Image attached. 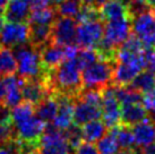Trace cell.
<instances>
[{"instance_id": "f6af8a7d", "label": "cell", "mask_w": 155, "mask_h": 154, "mask_svg": "<svg viewBox=\"0 0 155 154\" xmlns=\"http://www.w3.org/2000/svg\"><path fill=\"white\" fill-rule=\"evenodd\" d=\"M107 1H108V0H96V6L100 7L101 5H103L104 2H107Z\"/></svg>"}, {"instance_id": "4dcf8cb0", "label": "cell", "mask_w": 155, "mask_h": 154, "mask_svg": "<svg viewBox=\"0 0 155 154\" xmlns=\"http://www.w3.org/2000/svg\"><path fill=\"white\" fill-rule=\"evenodd\" d=\"M54 7H56L58 16L74 18L76 17L78 10L81 8V2H79V0H65Z\"/></svg>"}, {"instance_id": "b9f144b4", "label": "cell", "mask_w": 155, "mask_h": 154, "mask_svg": "<svg viewBox=\"0 0 155 154\" xmlns=\"http://www.w3.org/2000/svg\"><path fill=\"white\" fill-rule=\"evenodd\" d=\"M143 1H144L150 8H154L155 7V0H143Z\"/></svg>"}, {"instance_id": "603a6c76", "label": "cell", "mask_w": 155, "mask_h": 154, "mask_svg": "<svg viewBox=\"0 0 155 154\" xmlns=\"http://www.w3.org/2000/svg\"><path fill=\"white\" fill-rule=\"evenodd\" d=\"M108 129L109 128L105 126V124L100 119L91 120L82 126L84 139L86 142H90V143H94V142L99 141L101 137L107 134Z\"/></svg>"}, {"instance_id": "ac0fdd59", "label": "cell", "mask_w": 155, "mask_h": 154, "mask_svg": "<svg viewBox=\"0 0 155 154\" xmlns=\"http://www.w3.org/2000/svg\"><path fill=\"white\" fill-rule=\"evenodd\" d=\"M5 85L4 104L9 109H13L23 102L22 89H21V77L14 75L5 76L2 78Z\"/></svg>"}, {"instance_id": "2e32d148", "label": "cell", "mask_w": 155, "mask_h": 154, "mask_svg": "<svg viewBox=\"0 0 155 154\" xmlns=\"http://www.w3.org/2000/svg\"><path fill=\"white\" fill-rule=\"evenodd\" d=\"M135 138V144L138 147H145L155 142V120L147 117L131 127Z\"/></svg>"}, {"instance_id": "8fae6325", "label": "cell", "mask_w": 155, "mask_h": 154, "mask_svg": "<svg viewBox=\"0 0 155 154\" xmlns=\"http://www.w3.org/2000/svg\"><path fill=\"white\" fill-rule=\"evenodd\" d=\"M30 25L28 23H5L0 31V45L9 49L28 42Z\"/></svg>"}, {"instance_id": "7402d4cb", "label": "cell", "mask_w": 155, "mask_h": 154, "mask_svg": "<svg viewBox=\"0 0 155 154\" xmlns=\"http://www.w3.org/2000/svg\"><path fill=\"white\" fill-rule=\"evenodd\" d=\"M112 135L116 137V141L121 150L122 149H131L135 145V138L130 126L124 124H118L117 126L109 128Z\"/></svg>"}, {"instance_id": "7dc6e473", "label": "cell", "mask_w": 155, "mask_h": 154, "mask_svg": "<svg viewBox=\"0 0 155 154\" xmlns=\"http://www.w3.org/2000/svg\"><path fill=\"white\" fill-rule=\"evenodd\" d=\"M152 12H153V14H154V16H155V7L154 8H152Z\"/></svg>"}, {"instance_id": "f1b7e54d", "label": "cell", "mask_w": 155, "mask_h": 154, "mask_svg": "<svg viewBox=\"0 0 155 154\" xmlns=\"http://www.w3.org/2000/svg\"><path fill=\"white\" fill-rule=\"evenodd\" d=\"M75 19L78 24V23H85V22L102 21V17H101L99 7L81 5V8L78 10V14L76 15Z\"/></svg>"}, {"instance_id": "bcb514c9", "label": "cell", "mask_w": 155, "mask_h": 154, "mask_svg": "<svg viewBox=\"0 0 155 154\" xmlns=\"http://www.w3.org/2000/svg\"><path fill=\"white\" fill-rule=\"evenodd\" d=\"M26 154H40V152H39V149H36V150L31 151V152H28V153H26Z\"/></svg>"}, {"instance_id": "5b68a950", "label": "cell", "mask_w": 155, "mask_h": 154, "mask_svg": "<svg viewBox=\"0 0 155 154\" xmlns=\"http://www.w3.org/2000/svg\"><path fill=\"white\" fill-rule=\"evenodd\" d=\"M21 89L24 102L31 103L33 107H36L44 99L52 94L45 77L38 78H22L21 77Z\"/></svg>"}, {"instance_id": "f35d334b", "label": "cell", "mask_w": 155, "mask_h": 154, "mask_svg": "<svg viewBox=\"0 0 155 154\" xmlns=\"http://www.w3.org/2000/svg\"><path fill=\"white\" fill-rule=\"evenodd\" d=\"M5 100V85H4V81L0 79V104L4 103Z\"/></svg>"}, {"instance_id": "836d02e7", "label": "cell", "mask_w": 155, "mask_h": 154, "mask_svg": "<svg viewBox=\"0 0 155 154\" xmlns=\"http://www.w3.org/2000/svg\"><path fill=\"white\" fill-rule=\"evenodd\" d=\"M143 104L145 105L147 111L155 112V85L151 90L143 93Z\"/></svg>"}, {"instance_id": "5bb4252c", "label": "cell", "mask_w": 155, "mask_h": 154, "mask_svg": "<svg viewBox=\"0 0 155 154\" xmlns=\"http://www.w3.org/2000/svg\"><path fill=\"white\" fill-rule=\"evenodd\" d=\"M58 100V111L52 121L58 128L65 130L73 124L74 119V105H75V98L64 94H56Z\"/></svg>"}, {"instance_id": "484cf974", "label": "cell", "mask_w": 155, "mask_h": 154, "mask_svg": "<svg viewBox=\"0 0 155 154\" xmlns=\"http://www.w3.org/2000/svg\"><path fill=\"white\" fill-rule=\"evenodd\" d=\"M155 85V73L150 70H142L137 76L133 79L129 85L131 89L136 90L139 93H145Z\"/></svg>"}, {"instance_id": "4316f807", "label": "cell", "mask_w": 155, "mask_h": 154, "mask_svg": "<svg viewBox=\"0 0 155 154\" xmlns=\"http://www.w3.org/2000/svg\"><path fill=\"white\" fill-rule=\"evenodd\" d=\"M96 149L101 154H116L119 150V145L116 141V137L108 129L105 135L96 141Z\"/></svg>"}, {"instance_id": "cb8c5ba5", "label": "cell", "mask_w": 155, "mask_h": 154, "mask_svg": "<svg viewBox=\"0 0 155 154\" xmlns=\"http://www.w3.org/2000/svg\"><path fill=\"white\" fill-rule=\"evenodd\" d=\"M57 17H58V14H57L56 7H52L49 5L43 8L32 9L28 17V23L52 25Z\"/></svg>"}, {"instance_id": "ee69618b", "label": "cell", "mask_w": 155, "mask_h": 154, "mask_svg": "<svg viewBox=\"0 0 155 154\" xmlns=\"http://www.w3.org/2000/svg\"><path fill=\"white\" fill-rule=\"evenodd\" d=\"M62 1H65V0H50V2H52V4L54 5V6H57V5L61 4Z\"/></svg>"}, {"instance_id": "9a60e30c", "label": "cell", "mask_w": 155, "mask_h": 154, "mask_svg": "<svg viewBox=\"0 0 155 154\" xmlns=\"http://www.w3.org/2000/svg\"><path fill=\"white\" fill-rule=\"evenodd\" d=\"M103 22H110L120 18H131L128 7V0H108L99 7Z\"/></svg>"}, {"instance_id": "30bf717a", "label": "cell", "mask_w": 155, "mask_h": 154, "mask_svg": "<svg viewBox=\"0 0 155 154\" xmlns=\"http://www.w3.org/2000/svg\"><path fill=\"white\" fill-rule=\"evenodd\" d=\"M44 127L45 122L43 120L40 119L38 116H32L24 121L14 124V139L40 145V138L42 136Z\"/></svg>"}, {"instance_id": "277c9868", "label": "cell", "mask_w": 155, "mask_h": 154, "mask_svg": "<svg viewBox=\"0 0 155 154\" xmlns=\"http://www.w3.org/2000/svg\"><path fill=\"white\" fill-rule=\"evenodd\" d=\"M131 33L145 47L155 49V16L152 10H145L131 18Z\"/></svg>"}, {"instance_id": "3957f363", "label": "cell", "mask_w": 155, "mask_h": 154, "mask_svg": "<svg viewBox=\"0 0 155 154\" xmlns=\"http://www.w3.org/2000/svg\"><path fill=\"white\" fill-rule=\"evenodd\" d=\"M114 61L99 59L94 64L82 70L83 89H94L102 91L112 85Z\"/></svg>"}, {"instance_id": "52a82bcc", "label": "cell", "mask_w": 155, "mask_h": 154, "mask_svg": "<svg viewBox=\"0 0 155 154\" xmlns=\"http://www.w3.org/2000/svg\"><path fill=\"white\" fill-rule=\"evenodd\" d=\"M101 118L108 128H112L120 124L121 105L117 99L114 87L112 85L102 90V102H101Z\"/></svg>"}, {"instance_id": "4fadbf2b", "label": "cell", "mask_w": 155, "mask_h": 154, "mask_svg": "<svg viewBox=\"0 0 155 154\" xmlns=\"http://www.w3.org/2000/svg\"><path fill=\"white\" fill-rule=\"evenodd\" d=\"M101 118V104L90 102L86 100L75 98L74 105V124L83 126L91 120Z\"/></svg>"}, {"instance_id": "44dd1931", "label": "cell", "mask_w": 155, "mask_h": 154, "mask_svg": "<svg viewBox=\"0 0 155 154\" xmlns=\"http://www.w3.org/2000/svg\"><path fill=\"white\" fill-rule=\"evenodd\" d=\"M58 111V100L56 94H50L35 107V115L44 122H52Z\"/></svg>"}, {"instance_id": "7bdbcfd3", "label": "cell", "mask_w": 155, "mask_h": 154, "mask_svg": "<svg viewBox=\"0 0 155 154\" xmlns=\"http://www.w3.org/2000/svg\"><path fill=\"white\" fill-rule=\"evenodd\" d=\"M4 24H5V18L2 15H0V31H1V28H2Z\"/></svg>"}, {"instance_id": "d6986e66", "label": "cell", "mask_w": 155, "mask_h": 154, "mask_svg": "<svg viewBox=\"0 0 155 154\" xmlns=\"http://www.w3.org/2000/svg\"><path fill=\"white\" fill-rule=\"evenodd\" d=\"M31 8L25 0H9L2 16L5 22L12 23H28Z\"/></svg>"}, {"instance_id": "9c48e42d", "label": "cell", "mask_w": 155, "mask_h": 154, "mask_svg": "<svg viewBox=\"0 0 155 154\" xmlns=\"http://www.w3.org/2000/svg\"><path fill=\"white\" fill-rule=\"evenodd\" d=\"M103 21L78 23L76 28V44L79 48L95 49L103 38Z\"/></svg>"}, {"instance_id": "83f0119b", "label": "cell", "mask_w": 155, "mask_h": 154, "mask_svg": "<svg viewBox=\"0 0 155 154\" xmlns=\"http://www.w3.org/2000/svg\"><path fill=\"white\" fill-rule=\"evenodd\" d=\"M65 138L68 143L70 150L74 152L84 141L82 127L76 124H71L68 128L65 129Z\"/></svg>"}, {"instance_id": "d6a6232c", "label": "cell", "mask_w": 155, "mask_h": 154, "mask_svg": "<svg viewBox=\"0 0 155 154\" xmlns=\"http://www.w3.org/2000/svg\"><path fill=\"white\" fill-rule=\"evenodd\" d=\"M143 61H144V69L155 73V49L154 48L145 47L143 51Z\"/></svg>"}, {"instance_id": "6da1fadb", "label": "cell", "mask_w": 155, "mask_h": 154, "mask_svg": "<svg viewBox=\"0 0 155 154\" xmlns=\"http://www.w3.org/2000/svg\"><path fill=\"white\" fill-rule=\"evenodd\" d=\"M82 67L76 57L66 59L54 70L47 75V82L52 94H64L76 98L83 90Z\"/></svg>"}, {"instance_id": "e575fe53", "label": "cell", "mask_w": 155, "mask_h": 154, "mask_svg": "<svg viewBox=\"0 0 155 154\" xmlns=\"http://www.w3.org/2000/svg\"><path fill=\"white\" fill-rule=\"evenodd\" d=\"M75 154H100L96 149V145L90 142H83L76 150L74 151Z\"/></svg>"}, {"instance_id": "e0dca14e", "label": "cell", "mask_w": 155, "mask_h": 154, "mask_svg": "<svg viewBox=\"0 0 155 154\" xmlns=\"http://www.w3.org/2000/svg\"><path fill=\"white\" fill-rule=\"evenodd\" d=\"M121 105V119L120 122L127 126L133 127L134 125L140 122L148 117V111L140 102H129L122 103Z\"/></svg>"}, {"instance_id": "ffe728a7", "label": "cell", "mask_w": 155, "mask_h": 154, "mask_svg": "<svg viewBox=\"0 0 155 154\" xmlns=\"http://www.w3.org/2000/svg\"><path fill=\"white\" fill-rule=\"evenodd\" d=\"M28 25H30L28 42L33 47L40 49L41 47H43L45 43L50 42L52 25L34 24V23H28Z\"/></svg>"}, {"instance_id": "ab89813d", "label": "cell", "mask_w": 155, "mask_h": 154, "mask_svg": "<svg viewBox=\"0 0 155 154\" xmlns=\"http://www.w3.org/2000/svg\"><path fill=\"white\" fill-rule=\"evenodd\" d=\"M79 2L81 5H85V6H96V0H79Z\"/></svg>"}, {"instance_id": "7a4b0ae2", "label": "cell", "mask_w": 155, "mask_h": 154, "mask_svg": "<svg viewBox=\"0 0 155 154\" xmlns=\"http://www.w3.org/2000/svg\"><path fill=\"white\" fill-rule=\"evenodd\" d=\"M17 61L18 76L22 78H38L44 76V70L41 66L40 51L30 42L17 45L12 49Z\"/></svg>"}, {"instance_id": "60d3db41", "label": "cell", "mask_w": 155, "mask_h": 154, "mask_svg": "<svg viewBox=\"0 0 155 154\" xmlns=\"http://www.w3.org/2000/svg\"><path fill=\"white\" fill-rule=\"evenodd\" d=\"M8 2H9V0H0V15L4 14V10Z\"/></svg>"}, {"instance_id": "8d00e7d4", "label": "cell", "mask_w": 155, "mask_h": 154, "mask_svg": "<svg viewBox=\"0 0 155 154\" xmlns=\"http://www.w3.org/2000/svg\"><path fill=\"white\" fill-rule=\"evenodd\" d=\"M116 154H143L142 149H136V147H131V149H122L121 151H118Z\"/></svg>"}, {"instance_id": "1f68e13d", "label": "cell", "mask_w": 155, "mask_h": 154, "mask_svg": "<svg viewBox=\"0 0 155 154\" xmlns=\"http://www.w3.org/2000/svg\"><path fill=\"white\" fill-rule=\"evenodd\" d=\"M76 59L79 62L82 69H84L91 66L92 64H94L95 61H97L101 58H100L99 53L95 49H92V48H82L81 49L79 48Z\"/></svg>"}, {"instance_id": "d4e9b609", "label": "cell", "mask_w": 155, "mask_h": 154, "mask_svg": "<svg viewBox=\"0 0 155 154\" xmlns=\"http://www.w3.org/2000/svg\"><path fill=\"white\" fill-rule=\"evenodd\" d=\"M17 72V61L12 49L0 45V77L14 75Z\"/></svg>"}, {"instance_id": "f546056e", "label": "cell", "mask_w": 155, "mask_h": 154, "mask_svg": "<svg viewBox=\"0 0 155 154\" xmlns=\"http://www.w3.org/2000/svg\"><path fill=\"white\" fill-rule=\"evenodd\" d=\"M12 110V119H13V124H17L21 121L28 119L30 117L34 116L35 108L28 102H23L18 104L16 107H14Z\"/></svg>"}, {"instance_id": "8992f818", "label": "cell", "mask_w": 155, "mask_h": 154, "mask_svg": "<svg viewBox=\"0 0 155 154\" xmlns=\"http://www.w3.org/2000/svg\"><path fill=\"white\" fill-rule=\"evenodd\" d=\"M76 28L77 22L75 18L58 16L52 24L50 42L61 47L76 44Z\"/></svg>"}, {"instance_id": "7c38bea8", "label": "cell", "mask_w": 155, "mask_h": 154, "mask_svg": "<svg viewBox=\"0 0 155 154\" xmlns=\"http://www.w3.org/2000/svg\"><path fill=\"white\" fill-rule=\"evenodd\" d=\"M41 66L44 73L52 72L66 60L65 47H61L52 42L45 43L43 47L39 49Z\"/></svg>"}, {"instance_id": "ba28073f", "label": "cell", "mask_w": 155, "mask_h": 154, "mask_svg": "<svg viewBox=\"0 0 155 154\" xmlns=\"http://www.w3.org/2000/svg\"><path fill=\"white\" fill-rule=\"evenodd\" d=\"M142 70H144L143 55L135 59L117 61L113 69L112 86H116V87L128 86Z\"/></svg>"}, {"instance_id": "74e56055", "label": "cell", "mask_w": 155, "mask_h": 154, "mask_svg": "<svg viewBox=\"0 0 155 154\" xmlns=\"http://www.w3.org/2000/svg\"><path fill=\"white\" fill-rule=\"evenodd\" d=\"M143 154H155V142L142 149Z\"/></svg>"}, {"instance_id": "d590c367", "label": "cell", "mask_w": 155, "mask_h": 154, "mask_svg": "<svg viewBox=\"0 0 155 154\" xmlns=\"http://www.w3.org/2000/svg\"><path fill=\"white\" fill-rule=\"evenodd\" d=\"M0 154H18L15 139L10 141L5 145H0Z\"/></svg>"}]
</instances>
